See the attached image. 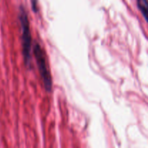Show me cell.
I'll list each match as a JSON object with an SVG mask.
<instances>
[{"label": "cell", "instance_id": "cell-1", "mask_svg": "<svg viewBox=\"0 0 148 148\" xmlns=\"http://www.w3.org/2000/svg\"><path fill=\"white\" fill-rule=\"evenodd\" d=\"M18 17L22 29V46H23V54L25 64L27 68H30L32 49L31 33H30V23H29L27 13L26 12L23 6L20 7Z\"/></svg>", "mask_w": 148, "mask_h": 148}, {"label": "cell", "instance_id": "cell-2", "mask_svg": "<svg viewBox=\"0 0 148 148\" xmlns=\"http://www.w3.org/2000/svg\"><path fill=\"white\" fill-rule=\"evenodd\" d=\"M33 53L36 58V63L38 68L39 73L43 79L44 88L47 92H51L52 90V79L51 73L48 69L46 64V56L44 51L40 44L36 43L33 46Z\"/></svg>", "mask_w": 148, "mask_h": 148}, {"label": "cell", "instance_id": "cell-3", "mask_svg": "<svg viewBox=\"0 0 148 148\" xmlns=\"http://www.w3.org/2000/svg\"><path fill=\"white\" fill-rule=\"evenodd\" d=\"M137 3L139 10H140L143 17H145V21L147 22V0H137Z\"/></svg>", "mask_w": 148, "mask_h": 148}]
</instances>
